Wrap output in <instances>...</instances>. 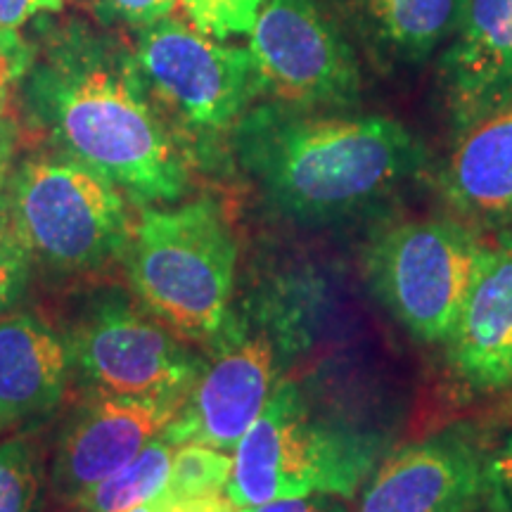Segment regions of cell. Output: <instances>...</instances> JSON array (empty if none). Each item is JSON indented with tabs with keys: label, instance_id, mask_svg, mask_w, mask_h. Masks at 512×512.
Wrapping results in <instances>:
<instances>
[{
	"label": "cell",
	"instance_id": "1",
	"mask_svg": "<svg viewBox=\"0 0 512 512\" xmlns=\"http://www.w3.org/2000/svg\"><path fill=\"white\" fill-rule=\"evenodd\" d=\"M27 107L67 157L91 166L140 204L181 200L188 162L152 105L133 50L83 22L36 43L22 81Z\"/></svg>",
	"mask_w": 512,
	"mask_h": 512
},
{
	"label": "cell",
	"instance_id": "2",
	"mask_svg": "<svg viewBox=\"0 0 512 512\" xmlns=\"http://www.w3.org/2000/svg\"><path fill=\"white\" fill-rule=\"evenodd\" d=\"M230 147L266 202L302 226H337L380 209L427 166V150L382 114L302 110L266 100Z\"/></svg>",
	"mask_w": 512,
	"mask_h": 512
},
{
	"label": "cell",
	"instance_id": "3",
	"mask_svg": "<svg viewBox=\"0 0 512 512\" xmlns=\"http://www.w3.org/2000/svg\"><path fill=\"white\" fill-rule=\"evenodd\" d=\"M387 453L380 432L318 411L297 382L280 380L235 446L226 496L238 508L306 496L351 501Z\"/></svg>",
	"mask_w": 512,
	"mask_h": 512
},
{
	"label": "cell",
	"instance_id": "4",
	"mask_svg": "<svg viewBox=\"0 0 512 512\" xmlns=\"http://www.w3.org/2000/svg\"><path fill=\"white\" fill-rule=\"evenodd\" d=\"M126 271L147 309L185 339H214L228 320L238 242L221 204L200 197L140 214Z\"/></svg>",
	"mask_w": 512,
	"mask_h": 512
},
{
	"label": "cell",
	"instance_id": "5",
	"mask_svg": "<svg viewBox=\"0 0 512 512\" xmlns=\"http://www.w3.org/2000/svg\"><path fill=\"white\" fill-rule=\"evenodd\" d=\"M491 254L477 226L453 216L401 221L363 256L375 299L415 342L444 347Z\"/></svg>",
	"mask_w": 512,
	"mask_h": 512
},
{
	"label": "cell",
	"instance_id": "6",
	"mask_svg": "<svg viewBox=\"0 0 512 512\" xmlns=\"http://www.w3.org/2000/svg\"><path fill=\"white\" fill-rule=\"evenodd\" d=\"M10 233L60 271H93L126 252L131 216L121 192L72 157H31L5 185Z\"/></svg>",
	"mask_w": 512,
	"mask_h": 512
},
{
	"label": "cell",
	"instance_id": "7",
	"mask_svg": "<svg viewBox=\"0 0 512 512\" xmlns=\"http://www.w3.org/2000/svg\"><path fill=\"white\" fill-rule=\"evenodd\" d=\"M136 64L152 105L178 143H214L264 95L249 48L211 38L164 17L138 29Z\"/></svg>",
	"mask_w": 512,
	"mask_h": 512
},
{
	"label": "cell",
	"instance_id": "8",
	"mask_svg": "<svg viewBox=\"0 0 512 512\" xmlns=\"http://www.w3.org/2000/svg\"><path fill=\"white\" fill-rule=\"evenodd\" d=\"M261 91L302 110H349L361 98V67L318 0H264L252 29Z\"/></svg>",
	"mask_w": 512,
	"mask_h": 512
},
{
	"label": "cell",
	"instance_id": "9",
	"mask_svg": "<svg viewBox=\"0 0 512 512\" xmlns=\"http://www.w3.org/2000/svg\"><path fill=\"white\" fill-rule=\"evenodd\" d=\"M64 344L69 366L100 394L185 399L204 368L174 332L119 297H105L83 311Z\"/></svg>",
	"mask_w": 512,
	"mask_h": 512
},
{
	"label": "cell",
	"instance_id": "10",
	"mask_svg": "<svg viewBox=\"0 0 512 512\" xmlns=\"http://www.w3.org/2000/svg\"><path fill=\"white\" fill-rule=\"evenodd\" d=\"M219 347L164 427L174 446L200 444L233 453L280 382L278 339L268 328L223 330Z\"/></svg>",
	"mask_w": 512,
	"mask_h": 512
},
{
	"label": "cell",
	"instance_id": "11",
	"mask_svg": "<svg viewBox=\"0 0 512 512\" xmlns=\"http://www.w3.org/2000/svg\"><path fill=\"white\" fill-rule=\"evenodd\" d=\"M489 453L475 427L453 425L387 453L358 491L356 512H479Z\"/></svg>",
	"mask_w": 512,
	"mask_h": 512
},
{
	"label": "cell",
	"instance_id": "12",
	"mask_svg": "<svg viewBox=\"0 0 512 512\" xmlns=\"http://www.w3.org/2000/svg\"><path fill=\"white\" fill-rule=\"evenodd\" d=\"M181 406L178 396L98 392L64 434L53 472L57 494L76 501L83 491L105 482L155 441Z\"/></svg>",
	"mask_w": 512,
	"mask_h": 512
},
{
	"label": "cell",
	"instance_id": "13",
	"mask_svg": "<svg viewBox=\"0 0 512 512\" xmlns=\"http://www.w3.org/2000/svg\"><path fill=\"white\" fill-rule=\"evenodd\" d=\"M439 91L456 136L512 100V0H467L441 53Z\"/></svg>",
	"mask_w": 512,
	"mask_h": 512
},
{
	"label": "cell",
	"instance_id": "14",
	"mask_svg": "<svg viewBox=\"0 0 512 512\" xmlns=\"http://www.w3.org/2000/svg\"><path fill=\"white\" fill-rule=\"evenodd\" d=\"M446 366L467 392L512 394V233L491 254L444 344Z\"/></svg>",
	"mask_w": 512,
	"mask_h": 512
},
{
	"label": "cell",
	"instance_id": "15",
	"mask_svg": "<svg viewBox=\"0 0 512 512\" xmlns=\"http://www.w3.org/2000/svg\"><path fill=\"white\" fill-rule=\"evenodd\" d=\"M439 192L472 226L512 223V100L456 136Z\"/></svg>",
	"mask_w": 512,
	"mask_h": 512
},
{
	"label": "cell",
	"instance_id": "16",
	"mask_svg": "<svg viewBox=\"0 0 512 512\" xmlns=\"http://www.w3.org/2000/svg\"><path fill=\"white\" fill-rule=\"evenodd\" d=\"M64 339L41 318H0V430L53 413L69 382Z\"/></svg>",
	"mask_w": 512,
	"mask_h": 512
},
{
	"label": "cell",
	"instance_id": "17",
	"mask_svg": "<svg viewBox=\"0 0 512 512\" xmlns=\"http://www.w3.org/2000/svg\"><path fill=\"white\" fill-rule=\"evenodd\" d=\"M465 3L467 0H344V8L377 55L399 64H422L453 36Z\"/></svg>",
	"mask_w": 512,
	"mask_h": 512
},
{
	"label": "cell",
	"instance_id": "18",
	"mask_svg": "<svg viewBox=\"0 0 512 512\" xmlns=\"http://www.w3.org/2000/svg\"><path fill=\"white\" fill-rule=\"evenodd\" d=\"M174 451L176 446L159 434L131 463L107 477L105 482L83 491L74 501L76 508L81 512H128L152 501L162 494L169 482Z\"/></svg>",
	"mask_w": 512,
	"mask_h": 512
},
{
	"label": "cell",
	"instance_id": "19",
	"mask_svg": "<svg viewBox=\"0 0 512 512\" xmlns=\"http://www.w3.org/2000/svg\"><path fill=\"white\" fill-rule=\"evenodd\" d=\"M230 472H233V453L200 444L176 446L164 494L176 498L226 494Z\"/></svg>",
	"mask_w": 512,
	"mask_h": 512
},
{
	"label": "cell",
	"instance_id": "20",
	"mask_svg": "<svg viewBox=\"0 0 512 512\" xmlns=\"http://www.w3.org/2000/svg\"><path fill=\"white\" fill-rule=\"evenodd\" d=\"M41 453L17 437L0 444V512H41Z\"/></svg>",
	"mask_w": 512,
	"mask_h": 512
},
{
	"label": "cell",
	"instance_id": "21",
	"mask_svg": "<svg viewBox=\"0 0 512 512\" xmlns=\"http://www.w3.org/2000/svg\"><path fill=\"white\" fill-rule=\"evenodd\" d=\"M190 24L211 38L249 34L264 0H181Z\"/></svg>",
	"mask_w": 512,
	"mask_h": 512
},
{
	"label": "cell",
	"instance_id": "22",
	"mask_svg": "<svg viewBox=\"0 0 512 512\" xmlns=\"http://www.w3.org/2000/svg\"><path fill=\"white\" fill-rule=\"evenodd\" d=\"M36 57V43L19 29H0V136H15L12 100Z\"/></svg>",
	"mask_w": 512,
	"mask_h": 512
},
{
	"label": "cell",
	"instance_id": "23",
	"mask_svg": "<svg viewBox=\"0 0 512 512\" xmlns=\"http://www.w3.org/2000/svg\"><path fill=\"white\" fill-rule=\"evenodd\" d=\"M102 27L143 29L171 17L181 0H76Z\"/></svg>",
	"mask_w": 512,
	"mask_h": 512
},
{
	"label": "cell",
	"instance_id": "24",
	"mask_svg": "<svg viewBox=\"0 0 512 512\" xmlns=\"http://www.w3.org/2000/svg\"><path fill=\"white\" fill-rule=\"evenodd\" d=\"M31 254L10 230H0V313L22 297L29 283Z\"/></svg>",
	"mask_w": 512,
	"mask_h": 512
},
{
	"label": "cell",
	"instance_id": "25",
	"mask_svg": "<svg viewBox=\"0 0 512 512\" xmlns=\"http://www.w3.org/2000/svg\"><path fill=\"white\" fill-rule=\"evenodd\" d=\"M486 510L512 512V430L498 441V446H491Z\"/></svg>",
	"mask_w": 512,
	"mask_h": 512
},
{
	"label": "cell",
	"instance_id": "26",
	"mask_svg": "<svg viewBox=\"0 0 512 512\" xmlns=\"http://www.w3.org/2000/svg\"><path fill=\"white\" fill-rule=\"evenodd\" d=\"M62 8L64 0H0V29H22L31 19Z\"/></svg>",
	"mask_w": 512,
	"mask_h": 512
},
{
	"label": "cell",
	"instance_id": "27",
	"mask_svg": "<svg viewBox=\"0 0 512 512\" xmlns=\"http://www.w3.org/2000/svg\"><path fill=\"white\" fill-rule=\"evenodd\" d=\"M12 150H15V136H0V197L5 195V185L10 178Z\"/></svg>",
	"mask_w": 512,
	"mask_h": 512
}]
</instances>
